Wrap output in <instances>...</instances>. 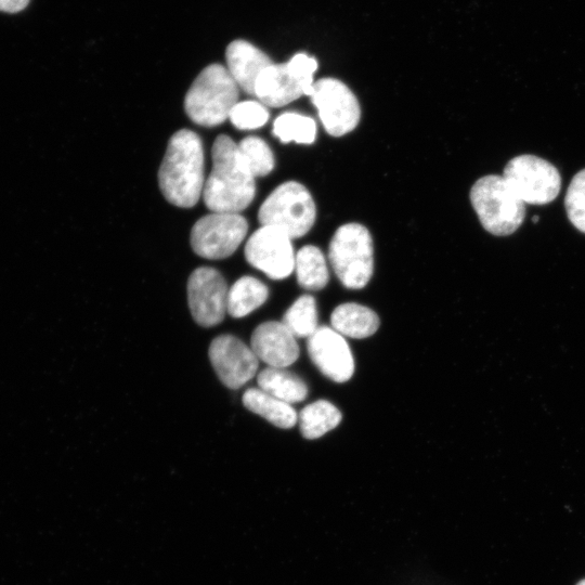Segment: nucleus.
<instances>
[{
    "label": "nucleus",
    "mask_w": 585,
    "mask_h": 585,
    "mask_svg": "<svg viewBox=\"0 0 585 585\" xmlns=\"http://www.w3.org/2000/svg\"><path fill=\"white\" fill-rule=\"evenodd\" d=\"M269 297L265 284L253 276H242L229 289L226 312L235 317H244L261 307Z\"/></svg>",
    "instance_id": "nucleus-20"
},
{
    "label": "nucleus",
    "mask_w": 585,
    "mask_h": 585,
    "mask_svg": "<svg viewBox=\"0 0 585 585\" xmlns=\"http://www.w3.org/2000/svg\"><path fill=\"white\" fill-rule=\"evenodd\" d=\"M250 348L258 360L271 367L285 368L299 356L296 337L282 322L276 321L261 323L255 328Z\"/></svg>",
    "instance_id": "nucleus-14"
},
{
    "label": "nucleus",
    "mask_w": 585,
    "mask_h": 585,
    "mask_svg": "<svg viewBox=\"0 0 585 585\" xmlns=\"http://www.w3.org/2000/svg\"><path fill=\"white\" fill-rule=\"evenodd\" d=\"M238 86L221 64L205 67L190 87L184 109L188 118L203 127L224 122L238 103Z\"/></svg>",
    "instance_id": "nucleus-3"
},
{
    "label": "nucleus",
    "mask_w": 585,
    "mask_h": 585,
    "mask_svg": "<svg viewBox=\"0 0 585 585\" xmlns=\"http://www.w3.org/2000/svg\"><path fill=\"white\" fill-rule=\"evenodd\" d=\"M564 206L570 222L585 233V168L572 178L564 197Z\"/></svg>",
    "instance_id": "nucleus-26"
},
{
    "label": "nucleus",
    "mask_w": 585,
    "mask_h": 585,
    "mask_svg": "<svg viewBox=\"0 0 585 585\" xmlns=\"http://www.w3.org/2000/svg\"><path fill=\"white\" fill-rule=\"evenodd\" d=\"M226 68L244 92L253 95L259 75L272 64L270 57L245 40L232 41L225 51Z\"/></svg>",
    "instance_id": "nucleus-15"
},
{
    "label": "nucleus",
    "mask_w": 585,
    "mask_h": 585,
    "mask_svg": "<svg viewBox=\"0 0 585 585\" xmlns=\"http://www.w3.org/2000/svg\"><path fill=\"white\" fill-rule=\"evenodd\" d=\"M295 271L298 284L306 290H321L329 281L325 257L313 245H306L296 253Z\"/></svg>",
    "instance_id": "nucleus-21"
},
{
    "label": "nucleus",
    "mask_w": 585,
    "mask_h": 585,
    "mask_svg": "<svg viewBox=\"0 0 585 585\" xmlns=\"http://www.w3.org/2000/svg\"><path fill=\"white\" fill-rule=\"evenodd\" d=\"M237 148L243 161L255 178L265 177L274 169L273 152L261 138L246 136L237 144Z\"/></svg>",
    "instance_id": "nucleus-25"
},
{
    "label": "nucleus",
    "mask_w": 585,
    "mask_h": 585,
    "mask_svg": "<svg viewBox=\"0 0 585 585\" xmlns=\"http://www.w3.org/2000/svg\"><path fill=\"white\" fill-rule=\"evenodd\" d=\"M227 285L216 269H195L187 282V302L194 321L204 327L221 323L226 313Z\"/></svg>",
    "instance_id": "nucleus-11"
},
{
    "label": "nucleus",
    "mask_w": 585,
    "mask_h": 585,
    "mask_svg": "<svg viewBox=\"0 0 585 585\" xmlns=\"http://www.w3.org/2000/svg\"><path fill=\"white\" fill-rule=\"evenodd\" d=\"M212 169L205 181L203 197L211 212L239 213L253 200L255 177L243 161L237 143L226 134L214 140Z\"/></svg>",
    "instance_id": "nucleus-2"
},
{
    "label": "nucleus",
    "mask_w": 585,
    "mask_h": 585,
    "mask_svg": "<svg viewBox=\"0 0 585 585\" xmlns=\"http://www.w3.org/2000/svg\"><path fill=\"white\" fill-rule=\"evenodd\" d=\"M340 421V411L326 400L312 402L299 413L300 432L310 440L324 435L336 428Z\"/></svg>",
    "instance_id": "nucleus-22"
},
{
    "label": "nucleus",
    "mask_w": 585,
    "mask_h": 585,
    "mask_svg": "<svg viewBox=\"0 0 585 585\" xmlns=\"http://www.w3.org/2000/svg\"><path fill=\"white\" fill-rule=\"evenodd\" d=\"M307 350L313 364L330 380L341 384L352 377V352L343 336L333 327L318 326L308 338Z\"/></svg>",
    "instance_id": "nucleus-13"
},
{
    "label": "nucleus",
    "mask_w": 585,
    "mask_h": 585,
    "mask_svg": "<svg viewBox=\"0 0 585 585\" xmlns=\"http://www.w3.org/2000/svg\"><path fill=\"white\" fill-rule=\"evenodd\" d=\"M503 178L524 204H548L558 196L561 187L558 169L535 155H519L510 159Z\"/></svg>",
    "instance_id": "nucleus-7"
},
{
    "label": "nucleus",
    "mask_w": 585,
    "mask_h": 585,
    "mask_svg": "<svg viewBox=\"0 0 585 585\" xmlns=\"http://www.w3.org/2000/svg\"><path fill=\"white\" fill-rule=\"evenodd\" d=\"M470 200L482 226L496 236L512 234L525 217V204L503 176L490 174L477 180L470 190Z\"/></svg>",
    "instance_id": "nucleus-5"
},
{
    "label": "nucleus",
    "mask_w": 585,
    "mask_h": 585,
    "mask_svg": "<svg viewBox=\"0 0 585 585\" xmlns=\"http://www.w3.org/2000/svg\"><path fill=\"white\" fill-rule=\"evenodd\" d=\"M287 65L299 81L304 95H311L313 90V74L317 69V61L306 53L295 54Z\"/></svg>",
    "instance_id": "nucleus-28"
},
{
    "label": "nucleus",
    "mask_w": 585,
    "mask_h": 585,
    "mask_svg": "<svg viewBox=\"0 0 585 585\" xmlns=\"http://www.w3.org/2000/svg\"><path fill=\"white\" fill-rule=\"evenodd\" d=\"M257 382L261 390L289 404L301 402L308 395L307 384L285 368L268 366L259 373Z\"/></svg>",
    "instance_id": "nucleus-19"
},
{
    "label": "nucleus",
    "mask_w": 585,
    "mask_h": 585,
    "mask_svg": "<svg viewBox=\"0 0 585 585\" xmlns=\"http://www.w3.org/2000/svg\"><path fill=\"white\" fill-rule=\"evenodd\" d=\"M242 400L246 408L278 428H291L298 420V415L289 403L266 393L260 388L247 389Z\"/></svg>",
    "instance_id": "nucleus-18"
},
{
    "label": "nucleus",
    "mask_w": 585,
    "mask_h": 585,
    "mask_svg": "<svg viewBox=\"0 0 585 585\" xmlns=\"http://www.w3.org/2000/svg\"><path fill=\"white\" fill-rule=\"evenodd\" d=\"M29 0H0V11L8 13H16L24 10Z\"/></svg>",
    "instance_id": "nucleus-29"
},
{
    "label": "nucleus",
    "mask_w": 585,
    "mask_h": 585,
    "mask_svg": "<svg viewBox=\"0 0 585 585\" xmlns=\"http://www.w3.org/2000/svg\"><path fill=\"white\" fill-rule=\"evenodd\" d=\"M248 231L239 213L211 212L198 219L191 231V246L196 255L209 260L232 256Z\"/></svg>",
    "instance_id": "nucleus-8"
},
{
    "label": "nucleus",
    "mask_w": 585,
    "mask_h": 585,
    "mask_svg": "<svg viewBox=\"0 0 585 585\" xmlns=\"http://www.w3.org/2000/svg\"><path fill=\"white\" fill-rule=\"evenodd\" d=\"M208 354L218 378L230 389L244 386L258 369L259 360L251 348L233 335L216 337Z\"/></svg>",
    "instance_id": "nucleus-12"
},
{
    "label": "nucleus",
    "mask_w": 585,
    "mask_h": 585,
    "mask_svg": "<svg viewBox=\"0 0 585 585\" xmlns=\"http://www.w3.org/2000/svg\"><path fill=\"white\" fill-rule=\"evenodd\" d=\"M253 95L265 106L282 107L304 94L287 63H272L257 78Z\"/></svg>",
    "instance_id": "nucleus-16"
},
{
    "label": "nucleus",
    "mask_w": 585,
    "mask_h": 585,
    "mask_svg": "<svg viewBox=\"0 0 585 585\" xmlns=\"http://www.w3.org/2000/svg\"><path fill=\"white\" fill-rule=\"evenodd\" d=\"M233 126L239 130L261 128L269 120L266 106L256 101H243L235 104L229 116Z\"/></svg>",
    "instance_id": "nucleus-27"
},
{
    "label": "nucleus",
    "mask_w": 585,
    "mask_h": 585,
    "mask_svg": "<svg viewBox=\"0 0 585 585\" xmlns=\"http://www.w3.org/2000/svg\"><path fill=\"white\" fill-rule=\"evenodd\" d=\"M537 220H538V217H537V216H535V217L533 218V222H534V223H536V222H537Z\"/></svg>",
    "instance_id": "nucleus-31"
},
{
    "label": "nucleus",
    "mask_w": 585,
    "mask_h": 585,
    "mask_svg": "<svg viewBox=\"0 0 585 585\" xmlns=\"http://www.w3.org/2000/svg\"><path fill=\"white\" fill-rule=\"evenodd\" d=\"M310 98L328 134L342 136L358 126L361 117L359 101L342 81L336 78L318 79L313 84Z\"/></svg>",
    "instance_id": "nucleus-9"
},
{
    "label": "nucleus",
    "mask_w": 585,
    "mask_h": 585,
    "mask_svg": "<svg viewBox=\"0 0 585 585\" xmlns=\"http://www.w3.org/2000/svg\"><path fill=\"white\" fill-rule=\"evenodd\" d=\"M315 218V203L307 187L297 181H287L274 188L258 212L261 225L275 226L291 239L304 236Z\"/></svg>",
    "instance_id": "nucleus-6"
},
{
    "label": "nucleus",
    "mask_w": 585,
    "mask_h": 585,
    "mask_svg": "<svg viewBox=\"0 0 585 585\" xmlns=\"http://www.w3.org/2000/svg\"><path fill=\"white\" fill-rule=\"evenodd\" d=\"M330 323L340 335L362 339L375 334L380 322L372 309L347 302L335 308L330 315Z\"/></svg>",
    "instance_id": "nucleus-17"
},
{
    "label": "nucleus",
    "mask_w": 585,
    "mask_h": 585,
    "mask_svg": "<svg viewBox=\"0 0 585 585\" xmlns=\"http://www.w3.org/2000/svg\"><path fill=\"white\" fill-rule=\"evenodd\" d=\"M313 118L296 112L281 114L273 123V134L283 143L312 144L316 138Z\"/></svg>",
    "instance_id": "nucleus-23"
},
{
    "label": "nucleus",
    "mask_w": 585,
    "mask_h": 585,
    "mask_svg": "<svg viewBox=\"0 0 585 585\" xmlns=\"http://www.w3.org/2000/svg\"><path fill=\"white\" fill-rule=\"evenodd\" d=\"M328 259L346 288L365 287L374 272V245L367 227L356 222L339 226L330 239Z\"/></svg>",
    "instance_id": "nucleus-4"
},
{
    "label": "nucleus",
    "mask_w": 585,
    "mask_h": 585,
    "mask_svg": "<svg viewBox=\"0 0 585 585\" xmlns=\"http://www.w3.org/2000/svg\"><path fill=\"white\" fill-rule=\"evenodd\" d=\"M295 256L291 238L271 225H261L245 245L248 263L272 280H283L292 273Z\"/></svg>",
    "instance_id": "nucleus-10"
},
{
    "label": "nucleus",
    "mask_w": 585,
    "mask_h": 585,
    "mask_svg": "<svg viewBox=\"0 0 585 585\" xmlns=\"http://www.w3.org/2000/svg\"><path fill=\"white\" fill-rule=\"evenodd\" d=\"M282 323L296 338H309L318 328L315 299L302 295L285 312Z\"/></svg>",
    "instance_id": "nucleus-24"
},
{
    "label": "nucleus",
    "mask_w": 585,
    "mask_h": 585,
    "mask_svg": "<svg viewBox=\"0 0 585 585\" xmlns=\"http://www.w3.org/2000/svg\"><path fill=\"white\" fill-rule=\"evenodd\" d=\"M576 585H585V580L578 582Z\"/></svg>",
    "instance_id": "nucleus-30"
},
{
    "label": "nucleus",
    "mask_w": 585,
    "mask_h": 585,
    "mask_svg": "<svg viewBox=\"0 0 585 585\" xmlns=\"http://www.w3.org/2000/svg\"><path fill=\"white\" fill-rule=\"evenodd\" d=\"M204 167L198 134L188 129L173 133L158 170V184L165 198L177 207L195 206L204 191Z\"/></svg>",
    "instance_id": "nucleus-1"
}]
</instances>
